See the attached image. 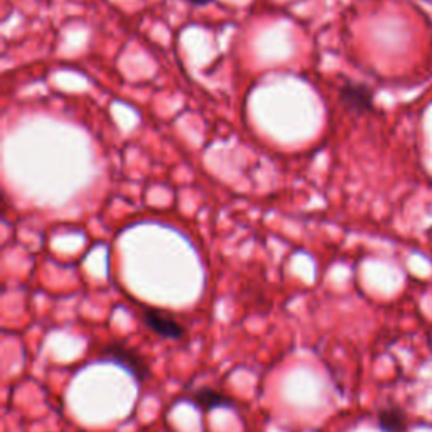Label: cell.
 Returning a JSON list of instances; mask_svg holds the SVG:
<instances>
[{
    "instance_id": "cell-1",
    "label": "cell",
    "mask_w": 432,
    "mask_h": 432,
    "mask_svg": "<svg viewBox=\"0 0 432 432\" xmlns=\"http://www.w3.org/2000/svg\"><path fill=\"white\" fill-rule=\"evenodd\" d=\"M103 355L108 360L115 361V363L122 365L123 368H127L132 375H135L140 382L149 375V365L145 363L144 356H140L134 348H128L123 343H110L103 350Z\"/></svg>"
},
{
    "instance_id": "cell-2",
    "label": "cell",
    "mask_w": 432,
    "mask_h": 432,
    "mask_svg": "<svg viewBox=\"0 0 432 432\" xmlns=\"http://www.w3.org/2000/svg\"><path fill=\"white\" fill-rule=\"evenodd\" d=\"M144 324L152 330L154 333L169 339H180L184 335V328L181 323L168 311L157 309V307H147L142 313Z\"/></svg>"
},
{
    "instance_id": "cell-3",
    "label": "cell",
    "mask_w": 432,
    "mask_h": 432,
    "mask_svg": "<svg viewBox=\"0 0 432 432\" xmlns=\"http://www.w3.org/2000/svg\"><path fill=\"white\" fill-rule=\"evenodd\" d=\"M193 402L196 404L199 409L203 410H211L216 409V407H227L231 404V398L225 396L220 390L211 389V387H203L194 392Z\"/></svg>"
},
{
    "instance_id": "cell-4",
    "label": "cell",
    "mask_w": 432,
    "mask_h": 432,
    "mask_svg": "<svg viewBox=\"0 0 432 432\" xmlns=\"http://www.w3.org/2000/svg\"><path fill=\"white\" fill-rule=\"evenodd\" d=\"M342 100L355 110H365L372 105V93L363 85H346L342 88Z\"/></svg>"
},
{
    "instance_id": "cell-5",
    "label": "cell",
    "mask_w": 432,
    "mask_h": 432,
    "mask_svg": "<svg viewBox=\"0 0 432 432\" xmlns=\"http://www.w3.org/2000/svg\"><path fill=\"white\" fill-rule=\"evenodd\" d=\"M405 415L400 409H384L378 414V424L387 432H402L405 429Z\"/></svg>"
},
{
    "instance_id": "cell-6",
    "label": "cell",
    "mask_w": 432,
    "mask_h": 432,
    "mask_svg": "<svg viewBox=\"0 0 432 432\" xmlns=\"http://www.w3.org/2000/svg\"><path fill=\"white\" fill-rule=\"evenodd\" d=\"M189 4H193V6H198V7H205L208 6V4L215 2V0H188Z\"/></svg>"
}]
</instances>
